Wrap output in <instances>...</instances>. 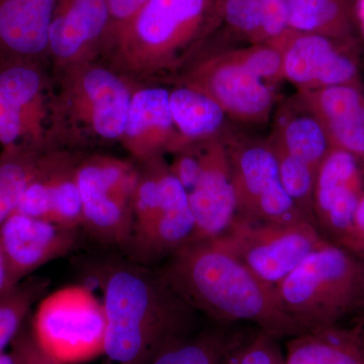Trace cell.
Wrapping results in <instances>:
<instances>
[{
  "label": "cell",
  "mask_w": 364,
  "mask_h": 364,
  "mask_svg": "<svg viewBox=\"0 0 364 364\" xmlns=\"http://www.w3.org/2000/svg\"><path fill=\"white\" fill-rule=\"evenodd\" d=\"M104 294V364H146L167 346L196 333L200 313L156 269L129 259L92 264Z\"/></svg>",
  "instance_id": "6da1fadb"
},
{
  "label": "cell",
  "mask_w": 364,
  "mask_h": 364,
  "mask_svg": "<svg viewBox=\"0 0 364 364\" xmlns=\"http://www.w3.org/2000/svg\"><path fill=\"white\" fill-rule=\"evenodd\" d=\"M157 270L186 303L217 323H252L277 338L303 333L282 312L277 291L257 279L222 237L189 242Z\"/></svg>",
  "instance_id": "7a4b0ae2"
},
{
  "label": "cell",
  "mask_w": 364,
  "mask_h": 364,
  "mask_svg": "<svg viewBox=\"0 0 364 364\" xmlns=\"http://www.w3.org/2000/svg\"><path fill=\"white\" fill-rule=\"evenodd\" d=\"M220 21L217 0H148L105 38L97 60L136 85L170 82Z\"/></svg>",
  "instance_id": "3957f363"
},
{
  "label": "cell",
  "mask_w": 364,
  "mask_h": 364,
  "mask_svg": "<svg viewBox=\"0 0 364 364\" xmlns=\"http://www.w3.org/2000/svg\"><path fill=\"white\" fill-rule=\"evenodd\" d=\"M50 143L88 153L121 142L136 85L98 60L53 74Z\"/></svg>",
  "instance_id": "277c9868"
},
{
  "label": "cell",
  "mask_w": 364,
  "mask_h": 364,
  "mask_svg": "<svg viewBox=\"0 0 364 364\" xmlns=\"http://www.w3.org/2000/svg\"><path fill=\"white\" fill-rule=\"evenodd\" d=\"M364 265L350 251L327 242L277 287L280 308L301 332L337 325L360 306Z\"/></svg>",
  "instance_id": "5b68a950"
},
{
  "label": "cell",
  "mask_w": 364,
  "mask_h": 364,
  "mask_svg": "<svg viewBox=\"0 0 364 364\" xmlns=\"http://www.w3.org/2000/svg\"><path fill=\"white\" fill-rule=\"evenodd\" d=\"M138 164L128 259L147 265L166 260L193 240L196 222L186 188L162 157Z\"/></svg>",
  "instance_id": "8992f818"
},
{
  "label": "cell",
  "mask_w": 364,
  "mask_h": 364,
  "mask_svg": "<svg viewBox=\"0 0 364 364\" xmlns=\"http://www.w3.org/2000/svg\"><path fill=\"white\" fill-rule=\"evenodd\" d=\"M138 164L105 153H83L76 178L82 202V228L105 245L124 249L133 231Z\"/></svg>",
  "instance_id": "52a82bcc"
},
{
  "label": "cell",
  "mask_w": 364,
  "mask_h": 364,
  "mask_svg": "<svg viewBox=\"0 0 364 364\" xmlns=\"http://www.w3.org/2000/svg\"><path fill=\"white\" fill-rule=\"evenodd\" d=\"M31 328L41 348L61 363H85L104 353V305L88 287L69 286L44 296Z\"/></svg>",
  "instance_id": "ba28073f"
},
{
  "label": "cell",
  "mask_w": 364,
  "mask_h": 364,
  "mask_svg": "<svg viewBox=\"0 0 364 364\" xmlns=\"http://www.w3.org/2000/svg\"><path fill=\"white\" fill-rule=\"evenodd\" d=\"M221 237L246 267L275 291L311 253L328 242L306 220L275 224L235 218Z\"/></svg>",
  "instance_id": "9c48e42d"
},
{
  "label": "cell",
  "mask_w": 364,
  "mask_h": 364,
  "mask_svg": "<svg viewBox=\"0 0 364 364\" xmlns=\"http://www.w3.org/2000/svg\"><path fill=\"white\" fill-rule=\"evenodd\" d=\"M205 44L169 83L207 93L228 117L242 123L267 122L274 105L270 85L242 64L233 51L210 53Z\"/></svg>",
  "instance_id": "30bf717a"
},
{
  "label": "cell",
  "mask_w": 364,
  "mask_h": 364,
  "mask_svg": "<svg viewBox=\"0 0 364 364\" xmlns=\"http://www.w3.org/2000/svg\"><path fill=\"white\" fill-rule=\"evenodd\" d=\"M53 74L46 64L18 61L0 65V145L53 146L50 114Z\"/></svg>",
  "instance_id": "8fae6325"
},
{
  "label": "cell",
  "mask_w": 364,
  "mask_h": 364,
  "mask_svg": "<svg viewBox=\"0 0 364 364\" xmlns=\"http://www.w3.org/2000/svg\"><path fill=\"white\" fill-rule=\"evenodd\" d=\"M83 153L51 147L43 153L16 212L60 226L82 228V202L76 169Z\"/></svg>",
  "instance_id": "7c38bea8"
},
{
  "label": "cell",
  "mask_w": 364,
  "mask_h": 364,
  "mask_svg": "<svg viewBox=\"0 0 364 364\" xmlns=\"http://www.w3.org/2000/svg\"><path fill=\"white\" fill-rule=\"evenodd\" d=\"M349 40L289 30L277 42L284 55V78L299 91L358 83V65Z\"/></svg>",
  "instance_id": "4fadbf2b"
},
{
  "label": "cell",
  "mask_w": 364,
  "mask_h": 364,
  "mask_svg": "<svg viewBox=\"0 0 364 364\" xmlns=\"http://www.w3.org/2000/svg\"><path fill=\"white\" fill-rule=\"evenodd\" d=\"M79 230L14 212L0 224V247L11 287L53 260L68 255L79 243Z\"/></svg>",
  "instance_id": "5bb4252c"
},
{
  "label": "cell",
  "mask_w": 364,
  "mask_h": 364,
  "mask_svg": "<svg viewBox=\"0 0 364 364\" xmlns=\"http://www.w3.org/2000/svg\"><path fill=\"white\" fill-rule=\"evenodd\" d=\"M363 191L364 176L358 158L331 148L316 174L314 215L316 226L341 247L351 233Z\"/></svg>",
  "instance_id": "9a60e30c"
},
{
  "label": "cell",
  "mask_w": 364,
  "mask_h": 364,
  "mask_svg": "<svg viewBox=\"0 0 364 364\" xmlns=\"http://www.w3.org/2000/svg\"><path fill=\"white\" fill-rule=\"evenodd\" d=\"M109 28L107 0H57L49 31L52 74L97 60Z\"/></svg>",
  "instance_id": "2e32d148"
},
{
  "label": "cell",
  "mask_w": 364,
  "mask_h": 364,
  "mask_svg": "<svg viewBox=\"0 0 364 364\" xmlns=\"http://www.w3.org/2000/svg\"><path fill=\"white\" fill-rule=\"evenodd\" d=\"M188 196L196 222L191 241L227 233L237 215V196L229 152L221 139L208 141L202 173Z\"/></svg>",
  "instance_id": "e0dca14e"
},
{
  "label": "cell",
  "mask_w": 364,
  "mask_h": 364,
  "mask_svg": "<svg viewBox=\"0 0 364 364\" xmlns=\"http://www.w3.org/2000/svg\"><path fill=\"white\" fill-rule=\"evenodd\" d=\"M176 124L169 105V90L160 85H136L132 95L121 144L136 163L173 153Z\"/></svg>",
  "instance_id": "ac0fdd59"
},
{
  "label": "cell",
  "mask_w": 364,
  "mask_h": 364,
  "mask_svg": "<svg viewBox=\"0 0 364 364\" xmlns=\"http://www.w3.org/2000/svg\"><path fill=\"white\" fill-rule=\"evenodd\" d=\"M57 0H0V65L47 64L49 31Z\"/></svg>",
  "instance_id": "d6986e66"
},
{
  "label": "cell",
  "mask_w": 364,
  "mask_h": 364,
  "mask_svg": "<svg viewBox=\"0 0 364 364\" xmlns=\"http://www.w3.org/2000/svg\"><path fill=\"white\" fill-rule=\"evenodd\" d=\"M237 196V219L247 220L261 196L279 183V163L269 141L242 144L229 152Z\"/></svg>",
  "instance_id": "ffe728a7"
},
{
  "label": "cell",
  "mask_w": 364,
  "mask_h": 364,
  "mask_svg": "<svg viewBox=\"0 0 364 364\" xmlns=\"http://www.w3.org/2000/svg\"><path fill=\"white\" fill-rule=\"evenodd\" d=\"M169 105L178 135L172 154L193 144L221 139L228 114L207 93L186 85H174L173 90H169Z\"/></svg>",
  "instance_id": "44dd1931"
},
{
  "label": "cell",
  "mask_w": 364,
  "mask_h": 364,
  "mask_svg": "<svg viewBox=\"0 0 364 364\" xmlns=\"http://www.w3.org/2000/svg\"><path fill=\"white\" fill-rule=\"evenodd\" d=\"M284 364H364V332L335 325L301 333L287 342Z\"/></svg>",
  "instance_id": "7402d4cb"
},
{
  "label": "cell",
  "mask_w": 364,
  "mask_h": 364,
  "mask_svg": "<svg viewBox=\"0 0 364 364\" xmlns=\"http://www.w3.org/2000/svg\"><path fill=\"white\" fill-rule=\"evenodd\" d=\"M272 136L289 154L308 163L316 172L332 148L324 124L299 95L279 112Z\"/></svg>",
  "instance_id": "603a6c76"
},
{
  "label": "cell",
  "mask_w": 364,
  "mask_h": 364,
  "mask_svg": "<svg viewBox=\"0 0 364 364\" xmlns=\"http://www.w3.org/2000/svg\"><path fill=\"white\" fill-rule=\"evenodd\" d=\"M355 0H289V28L337 40L352 39Z\"/></svg>",
  "instance_id": "cb8c5ba5"
},
{
  "label": "cell",
  "mask_w": 364,
  "mask_h": 364,
  "mask_svg": "<svg viewBox=\"0 0 364 364\" xmlns=\"http://www.w3.org/2000/svg\"><path fill=\"white\" fill-rule=\"evenodd\" d=\"M50 146L18 144L0 153V224L16 212L43 153Z\"/></svg>",
  "instance_id": "d4e9b609"
},
{
  "label": "cell",
  "mask_w": 364,
  "mask_h": 364,
  "mask_svg": "<svg viewBox=\"0 0 364 364\" xmlns=\"http://www.w3.org/2000/svg\"><path fill=\"white\" fill-rule=\"evenodd\" d=\"M239 334L208 328L169 345L146 364H223Z\"/></svg>",
  "instance_id": "484cf974"
},
{
  "label": "cell",
  "mask_w": 364,
  "mask_h": 364,
  "mask_svg": "<svg viewBox=\"0 0 364 364\" xmlns=\"http://www.w3.org/2000/svg\"><path fill=\"white\" fill-rule=\"evenodd\" d=\"M50 282L48 277L31 275L0 296V354L18 336L33 306L44 298Z\"/></svg>",
  "instance_id": "4316f807"
},
{
  "label": "cell",
  "mask_w": 364,
  "mask_h": 364,
  "mask_svg": "<svg viewBox=\"0 0 364 364\" xmlns=\"http://www.w3.org/2000/svg\"><path fill=\"white\" fill-rule=\"evenodd\" d=\"M268 141L272 144L277 155L279 179L282 186L293 198L299 210L316 225L314 215V189L317 172L308 163L289 154L273 136Z\"/></svg>",
  "instance_id": "83f0119b"
},
{
  "label": "cell",
  "mask_w": 364,
  "mask_h": 364,
  "mask_svg": "<svg viewBox=\"0 0 364 364\" xmlns=\"http://www.w3.org/2000/svg\"><path fill=\"white\" fill-rule=\"evenodd\" d=\"M332 148L346 151L364 161V93L346 111L324 124Z\"/></svg>",
  "instance_id": "f1b7e54d"
},
{
  "label": "cell",
  "mask_w": 364,
  "mask_h": 364,
  "mask_svg": "<svg viewBox=\"0 0 364 364\" xmlns=\"http://www.w3.org/2000/svg\"><path fill=\"white\" fill-rule=\"evenodd\" d=\"M277 337L259 329L246 338L240 334L228 352L224 364H282L284 361Z\"/></svg>",
  "instance_id": "f546056e"
},
{
  "label": "cell",
  "mask_w": 364,
  "mask_h": 364,
  "mask_svg": "<svg viewBox=\"0 0 364 364\" xmlns=\"http://www.w3.org/2000/svg\"><path fill=\"white\" fill-rule=\"evenodd\" d=\"M233 52L242 64L268 85L284 78V55L279 46L259 43Z\"/></svg>",
  "instance_id": "4dcf8cb0"
},
{
  "label": "cell",
  "mask_w": 364,
  "mask_h": 364,
  "mask_svg": "<svg viewBox=\"0 0 364 364\" xmlns=\"http://www.w3.org/2000/svg\"><path fill=\"white\" fill-rule=\"evenodd\" d=\"M263 42L275 43L291 28L289 0H259Z\"/></svg>",
  "instance_id": "1f68e13d"
},
{
  "label": "cell",
  "mask_w": 364,
  "mask_h": 364,
  "mask_svg": "<svg viewBox=\"0 0 364 364\" xmlns=\"http://www.w3.org/2000/svg\"><path fill=\"white\" fill-rule=\"evenodd\" d=\"M31 317L11 345L16 364H65L41 348L33 335Z\"/></svg>",
  "instance_id": "d6a6232c"
},
{
  "label": "cell",
  "mask_w": 364,
  "mask_h": 364,
  "mask_svg": "<svg viewBox=\"0 0 364 364\" xmlns=\"http://www.w3.org/2000/svg\"><path fill=\"white\" fill-rule=\"evenodd\" d=\"M147 1L148 0H107L109 11V28L107 37L130 21Z\"/></svg>",
  "instance_id": "836d02e7"
},
{
  "label": "cell",
  "mask_w": 364,
  "mask_h": 364,
  "mask_svg": "<svg viewBox=\"0 0 364 364\" xmlns=\"http://www.w3.org/2000/svg\"><path fill=\"white\" fill-rule=\"evenodd\" d=\"M13 289L9 282V267L2 249L0 247V296L6 293L9 289Z\"/></svg>",
  "instance_id": "e575fe53"
},
{
  "label": "cell",
  "mask_w": 364,
  "mask_h": 364,
  "mask_svg": "<svg viewBox=\"0 0 364 364\" xmlns=\"http://www.w3.org/2000/svg\"><path fill=\"white\" fill-rule=\"evenodd\" d=\"M356 25L359 26L364 35V0H355L354 6Z\"/></svg>",
  "instance_id": "d590c367"
},
{
  "label": "cell",
  "mask_w": 364,
  "mask_h": 364,
  "mask_svg": "<svg viewBox=\"0 0 364 364\" xmlns=\"http://www.w3.org/2000/svg\"><path fill=\"white\" fill-rule=\"evenodd\" d=\"M0 364H16L13 352H4L0 354Z\"/></svg>",
  "instance_id": "8d00e7d4"
},
{
  "label": "cell",
  "mask_w": 364,
  "mask_h": 364,
  "mask_svg": "<svg viewBox=\"0 0 364 364\" xmlns=\"http://www.w3.org/2000/svg\"><path fill=\"white\" fill-rule=\"evenodd\" d=\"M363 257H364V256H363ZM360 306H364V289H363V299H361Z\"/></svg>",
  "instance_id": "74e56055"
},
{
  "label": "cell",
  "mask_w": 364,
  "mask_h": 364,
  "mask_svg": "<svg viewBox=\"0 0 364 364\" xmlns=\"http://www.w3.org/2000/svg\"><path fill=\"white\" fill-rule=\"evenodd\" d=\"M282 364H284V363H282Z\"/></svg>",
  "instance_id": "f35d334b"
},
{
  "label": "cell",
  "mask_w": 364,
  "mask_h": 364,
  "mask_svg": "<svg viewBox=\"0 0 364 364\" xmlns=\"http://www.w3.org/2000/svg\"><path fill=\"white\" fill-rule=\"evenodd\" d=\"M223 364H224V363H223Z\"/></svg>",
  "instance_id": "ab89813d"
}]
</instances>
